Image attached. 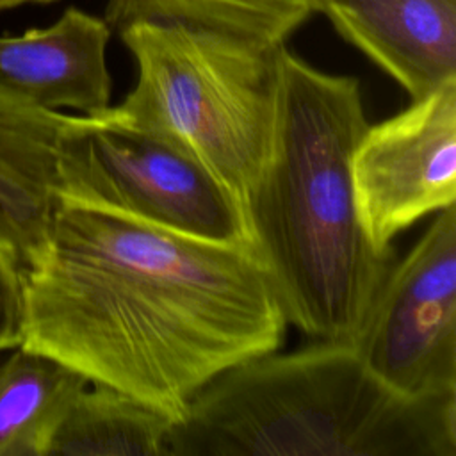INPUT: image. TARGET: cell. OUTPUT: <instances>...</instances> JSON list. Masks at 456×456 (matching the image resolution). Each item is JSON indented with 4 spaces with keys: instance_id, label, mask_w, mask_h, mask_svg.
Returning <instances> with one entry per match:
<instances>
[{
    "instance_id": "1",
    "label": "cell",
    "mask_w": 456,
    "mask_h": 456,
    "mask_svg": "<svg viewBox=\"0 0 456 456\" xmlns=\"http://www.w3.org/2000/svg\"><path fill=\"white\" fill-rule=\"evenodd\" d=\"M287 324L255 246L57 198L45 255L25 269L20 346L178 424L214 378L278 351Z\"/></svg>"
},
{
    "instance_id": "2",
    "label": "cell",
    "mask_w": 456,
    "mask_h": 456,
    "mask_svg": "<svg viewBox=\"0 0 456 456\" xmlns=\"http://www.w3.org/2000/svg\"><path fill=\"white\" fill-rule=\"evenodd\" d=\"M271 150L248 198L255 248L289 324L317 342L354 344L394 265L367 239L351 155L367 128L360 82L280 45Z\"/></svg>"
},
{
    "instance_id": "3",
    "label": "cell",
    "mask_w": 456,
    "mask_h": 456,
    "mask_svg": "<svg viewBox=\"0 0 456 456\" xmlns=\"http://www.w3.org/2000/svg\"><path fill=\"white\" fill-rule=\"evenodd\" d=\"M169 456H456V394L401 395L354 344L273 351L192 397Z\"/></svg>"
},
{
    "instance_id": "4",
    "label": "cell",
    "mask_w": 456,
    "mask_h": 456,
    "mask_svg": "<svg viewBox=\"0 0 456 456\" xmlns=\"http://www.w3.org/2000/svg\"><path fill=\"white\" fill-rule=\"evenodd\" d=\"M119 36L137 80L114 112L203 164L246 212L271 150L278 46L160 23Z\"/></svg>"
},
{
    "instance_id": "5",
    "label": "cell",
    "mask_w": 456,
    "mask_h": 456,
    "mask_svg": "<svg viewBox=\"0 0 456 456\" xmlns=\"http://www.w3.org/2000/svg\"><path fill=\"white\" fill-rule=\"evenodd\" d=\"M57 198L196 239L255 246L246 212L196 159L121 119L112 105L68 118Z\"/></svg>"
},
{
    "instance_id": "6",
    "label": "cell",
    "mask_w": 456,
    "mask_h": 456,
    "mask_svg": "<svg viewBox=\"0 0 456 456\" xmlns=\"http://www.w3.org/2000/svg\"><path fill=\"white\" fill-rule=\"evenodd\" d=\"M354 347L401 395L456 394V205L394 262Z\"/></svg>"
},
{
    "instance_id": "7",
    "label": "cell",
    "mask_w": 456,
    "mask_h": 456,
    "mask_svg": "<svg viewBox=\"0 0 456 456\" xmlns=\"http://www.w3.org/2000/svg\"><path fill=\"white\" fill-rule=\"evenodd\" d=\"M351 182L370 244L392 240L429 214L456 205V78L367 125L351 155Z\"/></svg>"
},
{
    "instance_id": "8",
    "label": "cell",
    "mask_w": 456,
    "mask_h": 456,
    "mask_svg": "<svg viewBox=\"0 0 456 456\" xmlns=\"http://www.w3.org/2000/svg\"><path fill=\"white\" fill-rule=\"evenodd\" d=\"M411 100L456 78V0H308Z\"/></svg>"
},
{
    "instance_id": "9",
    "label": "cell",
    "mask_w": 456,
    "mask_h": 456,
    "mask_svg": "<svg viewBox=\"0 0 456 456\" xmlns=\"http://www.w3.org/2000/svg\"><path fill=\"white\" fill-rule=\"evenodd\" d=\"M110 34L103 18L69 7L45 28L0 36V84L43 109L100 112L110 105Z\"/></svg>"
},
{
    "instance_id": "10",
    "label": "cell",
    "mask_w": 456,
    "mask_h": 456,
    "mask_svg": "<svg viewBox=\"0 0 456 456\" xmlns=\"http://www.w3.org/2000/svg\"><path fill=\"white\" fill-rule=\"evenodd\" d=\"M69 114L0 84V244L25 269L45 255L57 205V141Z\"/></svg>"
},
{
    "instance_id": "11",
    "label": "cell",
    "mask_w": 456,
    "mask_h": 456,
    "mask_svg": "<svg viewBox=\"0 0 456 456\" xmlns=\"http://www.w3.org/2000/svg\"><path fill=\"white\" fill-rule=\"evenodd\" d=\"M87 379L62 362L16 347L0 360V456H48L52 438Z\"/></svg>"
},
{
    "instance_id": "12",
    "label": "cell",
    "mask_w": 456,
    "mask_h": 456,
    "mask_svg": "<svg viewBox=\"0 0 456 456\" xmlns=\"http://www.w3.org/2000/svg\"><path fill=\"white\" fill-rule=\"evenodd\" d=\"M173 420L107 385L86 387L61 420L48 456H169Z\"/></svg>"
},
{
    "instance_id": "13",
    "label": "cell",
    "mask_w": 456,
    "mask_h": 456,
    "mask_svg": "<svg viewBox=\"0 0 456 456\" xmlns=\"http://www.w3.org/2000/svg\"><path fill=\"white\" fill-rule=\"evenodd\" d=\"M310 12L308 0H107L103 20L118 32L135 23L183 25L280 46Z\"/></svg>"
},
{
    "instance_id": "14",
    "label": "cell",
    "mask_w": 456,
    "mask_h": 456,
    "mask_svg": "<svg viewBox=\"0 0 456 456\" xmlns=\"http://www.w3.org/2000/svg\"><path fill=\"white\" fill-rule=\"evenodd\" d=\"M25 317V265L0 244V351L21 344Z\"/></svg>"
},
{
    "instance_id": "15",
    "label": "cell",
    "mask_w": 456,
    "mask_h": 456,
    "mask_svg": "<svg viewBox=\"0 0 456 456\" xmlns=\"http://www.w3.org/2000/svg\"><path fill=\"white\" fill-rule=\"evenodd\" d=\"M52 2H57V0H0V11L14 9L27 4H52Z\"/></svg>"
}]
</instances>
